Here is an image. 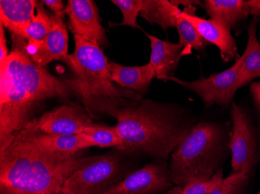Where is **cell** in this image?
<instances>
[{
    "label": "cell",
    "instance_id": "obj_1",
    "mask_svg": "<svg viewBox=\"0 0 260 194\" xmlns=\"http://www.w3.org/2000/svg\"><path fill=\"white\" fill-rule=\"evenodd\" d=\"M12 40L11 52L0 65V152L34 121L42 102L67 98L72 93L65 82L34 62L25 39L12 34Z\"/></svg>",
    "mask_w": 260,
    "mask_h": 194
},
{
    "label": "cell",
    "instance_id": "obj_2",
    "mask_svg": "<svg viewBox=\"0 0 260 194\" xmlns=\"http://www.w3.org/2000/svg\"><path fill=\"white\" fill-rule=\"evenodd\" d=\"M122 140L119 151L167 159L180 145L192 121L179 106L140 100L115 110L112 116Z\"/></svg>",
    "mask_w": 260,
    "mask_h": 194
},
{
    "label": "cell",
    "instance_id": "obj_3",
    "mask_svg": "<svg viewBox=\"0 0 260 194\" xmlns=\"http://www.w3.org/2000/svg\"><path fill=\"white\" fill-rule=\"evenodd\" d=\"M88 158L83 151L72 156L47 152L18 132L0 152V194H62L66 180Z\"/></svg>",
    "mask_w": 260,
    "mask_h": 194
},
{
    "label": "cell",
    "instance_id": "obj_4",
    "mask_svg": "<svg viewBox=\"0 0 260 194\" xmlns=\"http://www.w3.org/2000/svg\"><path fill=\"white\" fill-rule=\"evenodd\" d=\"M74 41L75 52L64 60L72 71L73 78L65 83L78 96L92 119L112 116L115 110L141 99L139 93L120 90L115 86L110 63L99 45L78 36H74Z\"/></svg>",
    "mask_w": 260,
    "mask_h": 194
},
{
    "label": "cell",
    "instance_id": "obj_5",
    "mask_svg": "<svg viewBox=\"0 0 260 194\" xmlns=\"http://www.w3.org/2000/svg\"><path fill=\"white\" fill-rule=\"evenodd\" d=\"M225 147L223 129L215 124L201 122L192 126L171 156L172 183L181 187L208 180L217 173Z\"/></svg>",
    "mask_w": 260,
    "mask_h": 194
},
{
    "label": "cell",
    "instance_id": "obj_6",
    "mask_svg": "<svg viewBox=\"0 0 260 194\" xmlns=\"http://www.w3.org/2000/svg\"><path fill=\"white\" fill-rule=\"evenodd\" d=\"M126 173L119 154L89 157L66 180L62 194H101L125 179Z\"/></svg>",
    "mask_w": 260,
    "mask_h": 194
},
{
    "label": "cell",
    "instance_id": "obj_7",
    "mask_svg": "<svg viewBox=\"0 0 260 194\" xmlns=\"http://www.w3.org/2000/svg\"><path fill=\"white\" fill-rule=\"evenodd\" d=\"M242 61L241 56L236 59L233 66L207 78L203 77L192 82L182 81L174 77L169 80L197 93L207 107L214 104L227 106L232 102L236 91L240 89L239 84Z\"/></svg>",
    "mask_w": 260,
    "mask_h": 194
},
{
    "label": "cell",
    "instance_id": "obj_8",
    "mask_svg": "<svg viewBox=\"0 0 260 194\" xmlns=\"http://www.w3.org/2000/svg\"><path fill=\"white\" fill-rule=\"evenodd\" d=\"M231 113L233 132L229 148L232 151V170L233 173L245 172L249 174L256 163L258 154L253 129L242 106L232 103Z\"/></svg>",
    "mask_w": 260,
    "mask_h": 194
},
{
    "label": "cell",
    "instance_id": "obj_9",
    "mask_svg": "<svg viewBox=\"0 0 260 194\" xmlns=\"http://www.w3.org/2000/svg\"><path fill=\"white\" fill-rule=\"evenodd\" d=\"M92 120L84 108L72 103L54 108L28 125L48 135H80L93 124Z\"/></svg>",
    "mask_w": 260,
    "mask_h": 194
},
{
    "label": "cell",
    "instance_id": "obj_10",
    "mask_svg": "<svg viewBox=\"0 0 260 194\" xmlns=\"http://www.w3.org/2000/svg\"><path fill=\"white\" fill-rule=\"evenodd\" d=\"M172 183L166 165L150 163L101 194H158L169 189Z\"/></svg>",
    "mask_w": 260,
    "mask_h": 194
},
{
    "label": "cell",
    "instance_id": "obj_11",
    "mask_svg": "<svg viewBox=\"0 0 260 194\" xmlns=\"http://www.w3.org/2000/svg\"><path fill=\"white\" fill-rule=\"evenodd\" d=\"M69 27L74 36L90 43L106 46L108 39L101 23L99 9L92 0H69L66 7Z\"/></svg>",
    "mask_w": 260,
    "mask_h": 194
},
{
    "label": "cell",
    "instance_id": "obj_12",
    "mask_svg": "<svg viewBox=\"0 0 260 194\" xmlns=\"http://www.w3.org/2000/svg\"><path fill=\"white\" fill-rule=\"evenodd\" d=\"M196 10L197 8L194 6H188L185 7L182 14L206 42L219 48L223 62H231L237 56L238 53L237 45L232 37L230 29L212 19L206 20L197 17Z\"/></svg>",
    "mask_w": 260,
    "mask_h": 194
},
{
    "label": "cell",
    "instance_id": "obj_13",
    "mask_svg": "<svg viewBox=\"0 0 260 194\" xmlns=\"http://www.w3.org/2000/svg\"><path fill=\"white\" fill-rule=\"evenodd\" d=\"M69 36L63 19H54L49 34L42 42H27L29 56L39 66L45 68L54 60L63 61L68 56Z\"/></svg>",
    "mask_w": 260,
    "mask_h": 194
},
{
    "label": "cell",
    "instance_id": "obj_14",
    "mask_svg": "<svg viewBox=\"0 0 260 194\" xmlns=\"http://www.w3.org/2000/svg\"><path fill=\"white\" fill-rule=\"evenodd\" d=\"M20 132L35 146L58 156H72L92 147L84 133L74 135H48L36 131L30 125Z\"/></svg>",
    "mask_w": 260,
    "mask_h": 194
},
{
    "label": "cell",
    "instance_id": "obj_15",
    "mask_svg": "<svg viewBox=\"0 0 260 194\" xmlns=\"http://www.w3.org/2000/svg\"><path fill=\"white\" fill-rule=\"evenodd\" d=\"M36 7L35 0H1L0 23L12 34L23 38L26 29L35 18Z\"/></svg>",
    "mask_w": 260,
    "mask_h": 194
},
{
    "label": "cell",
    "instance_id": "obj_16",
    "mask_svg": "<svg viewBox=\"0 0 260 194\" xmlns=\"http://www.w3.org/2000/svg\"><path fill=\"white\" fill-rule=\"evenodd\" d=\"M150 42L151 55L150 63L156 72V78L169 80L180 62L182 55V47L179 44L165 42L146 33Z\"/></svg>",
    "mask_w": 260,
    "mask_h": 194
},
{
    "label": "cell",
    "instance_id": "obj_17",
    "mask_svg": "<svg viewBox=\"0 0 260 194\" xmlns=\"http://www.w3.org/2000/svg\"><path fill=\"white\" fill-rule=\"evenodd\" d=\"M110 70L114 83L139 94L147 93L152 80L156 77L155 70L150 62L142 66H124L111 62Z\"/></svg>",
    "mask_w": 260,
    "mask_h": 194
},
{
    "label": "cell",
    "instance_id": "obj_18",
    "mask_svg": "<svg viewBox=\"0 0 260 194\" xmlns=\"http://www.w3.org/2000/svg\"><path fill=\"white\" fill-rule=\"evenodd\" d=\"M203 7L210 19L230 30L249 15L246 1L243 0H206Z\"/></svg>",
    "mask_w": 260,
    "mask_h": 194
},
{
    "label": "cell",
    "instance_id": "obj_19",
    "mask_svg": "<svg viewBox=\"0 0 260 194\" xmlns=\"http://www.w3.org/2000/svg\"><path fill=\"white\" fill-rule=\"evenodd\" d=\"M258 19L254 17L248 29V43L242 54L239 88L260 77V44L256 36Z\"/></svg>",
    "mask_w": 260,
    "mask_h": 194
},
{
    "label": "cell",
    "instance_id": "obj_20",
    "mask_svg": "<svg viewBox=\"0 0 260 194\" xmlns=\"http://www.w3.org/2000/svg\"><path fill=\"white\" fill-rule=\"evenodd\" d=\"M180 10L171 1L147 0L145 10L140 16L151 24H158L167 32L170 27H176L177 16Z\"/></svg>",
    "mask_w": 260,
    "mask_h": 194
},
{
    "label": "cell",
    "instance_id": "obj_21",
    "mask_svg": "<svg viewBox=\"0 0 260 194\" xmlns=\"http://www.w3.org/2000/svg\"><path fill=\"white\" fill-rule=\"evenodd\" d=\"M176 28L179 34V45L182 47V55H189L192 49L203 52L209 45L198 33L192 23L182 14V10L177 16Z\"/></svg>",
    "mask_w": 260,
    "mask_h": 194
},
{
    "label": "cell",
    "instance_id": "obj_22",
    "mask_svg": "<svg viewBox=\"0 0 260 194\" xmlns=\"http://www.w3.org/2000/svg\"><path fill=\"white\" fill-rule=\"evenodd\" d=\"M84 135H87L89 141L91 143L92 147L99 148H121L122 140L119 135V131L115 126L94 125L92 124L85 128Z\"/></svg>",
    "mask_w": 260,
    "mask_h": 194
},
{
    "label": "cell",
    "instance_id": "obj_23",
    "mask_svg": "<svg viewBox=\"0 0 260 194\" xmlns=\"http://www.w3.org/2000/svg\"><path fill=\"white\" fill-rule=\"evenodd\" d=\"M44 4L37 2L36 14L31 23L26 29L23 38L27 42H42L49 34L53 26L55 16L45 10Z\"/></svg>",
    "mask_w": 260,
    "mask_h": 194
},
{
    "label": "cell",
    "instance_id": "obj_24",
    "mask_svg": "<svg viewBox=\"0 0 260 194\" xmlns=\"http://www.w3.org/2000/svg\"><path fill=\"white\" fill-rule=\"evenodd\" d=\"M122 12L123 20L121 23H115L116 26H129L133 28H139L137 17L145 10L147 0H112Z\"/></svg>",
    "mask_w": 260,
    "mask_h": 194
},
{
    "label": "cell",
    "instance_id": "obj_25",
    "mask_svg": "<svg viewBox=\"0 0 260 194\" xmlns=\"http://www.w3.org/2000/svg\"><path fill=\"white\" fill-rule=\"evenodd\" d=\"M222 180L223 171L220 169L208 180L200 181L187 185L183 187L180 194H209L221 183Z\"/></svg>",
    "mask_w": 260,
    "mask_h": 194
},
{
    "label": "cell",
    "instance_id": "obj_26",
    "mask_svg": "<svg viewBox=\"0 0 260 194\" xmlns=\"http://www.w3.org/2000/svg\"><path fill=\"white\" fill-rule=\"evenodd\" d=\"M249 173L245 172L232 173L231 176L223 179L221 183L209 194H232L242 187V184L248 179Z\"/></svg>",
    "mask_w": 260,
    "mask_h": 194
},
{
    "label": "cell",
    "instance_id": "obj_27",
    "mask_svg": "<svg viewBox=\"0 0 260 194\" xmlns=\"http://www.w3.org/2000/svg\"><path fill=\"white\" fill-rule=\"evenodd\" d=\"M42 3L53 12V15L55 17L64 19L66 14V7H64L62 1H60V0H43Z\"/></svg>",
    "mask_w": 260,
    "mask_h": 194
},
{
    "label": "cell",
    "instance_id": "obj_28",
    "mask_svg": "<svg viewBox=\"0 0 260 194\" xmlns=\"http://www.w3.org/2000/svg\"><path fill=\"white\" fill-rule=\"evenodd\" d=\"M8 56V48H7L5 30H4V25L0 23V65H2L5 62Z\"/></svg>",
    "mask_w": 260,
    "mask_h": 194
},
{
    "label": "cell",
    "instance_id": "obj_29",
    "mask_svg": "<svg viewBox=\"0 0 260 194\" xmlns=\"http://www.w3.org/2000/svg\"><path fill=\"white\" fill-rule=\"evenodd\" d=\"M249 14L254 17H260V0H249L246 1Z\"/></svg>",
    "mask_w": 260,
    "mask_h": 194
},
{
    "label": "cell",
    "instance_id": "obj_30",
    "mask_svg": "<svg viewBox=\"0 0 260 194\" xmlns=\"http://www.w3.org/2000/svg\"><path fill=\"white\" fill-rule=\"evenodd\" d=\"M249 89L260 111V82L252 83Z\"/></svg>",
    "mask_w": 260,
    "mask_h": 194
},
{
    "label": "cell",
    "instance_id": "obj_31",
    "mask_svg": "<svg viewBox=\"0 0 260 194\" xmlns=\"http://www.w3.org/2000/svg\"><path fill=\"white\" fill-rule=\"evenodd\" d=\"M240 189L241 188H239V189H238L237 190L235 191V192H234L232 194H240Z\"/></svg>",
    "mask_w": 260,
    "mask_h": 194
},
{
    "label": "cell",
    "instance_id": "obj_32",
    "mask_svg": "<svg viewBox=\"0 0 260 194\" xmlns=\"http://www.w3.org/2000/svg\"><path fill=\"white\" fill-rule=\"evenodd\" d=\"M257 194H260V190H259V192H258V193Z\"/></svg>",
    "mask_w": 260,
    "mask_h": 194
}]
</instances>
